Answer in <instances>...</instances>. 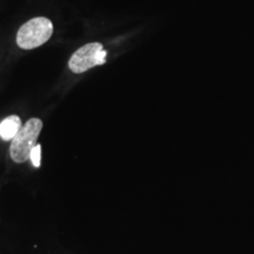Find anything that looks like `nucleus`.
<instances>
[{"mask_svg": "<svg viewBox=\"0 0 254 254\" xmlns=\"http://www.w3.org/2000/svg\"><path fill=\"white\" fill-rule=\"evenodd\" d=\"M43 129V122L38 118H32L25 123L17 135L12 139L9 146V154L12 160L17 164H23L30 159L31 152L37 146L38 136Z\"/></svg>", "mask_w": 254, "mask_h": 254, "instance_id": "obj_1", "label": "nucleus"}, {"mask_svg": "<svg viewBox=\"0 0 254 254\" xmlns=\"http://www.w3.org/2000/svg\"><path fill=\"white\" fill-rule=\"evenodd\" d=\"M53 34V24L49 18L36 17L19 28L17 45L23 50L37 49L50 40Z\"/></svg>", "mask_w": 254, "mask_h": 254, "instance_id": "obj_2", "label": "nucleus"}, {"mask_svg": "<svg viewBox=\"0 0 254 254\" xmlns=\"http://www.w3.org/2000/svg\"><path fill=\"white\" fill-rule=\"evenodd\" d=\"M107 52L100 43H90L81 46L68 60V67L73 73H84L94 66L106 62Z\"/></svg>", "mask_w": 254, "mask_h": 254, "instance_id": "obj_3", "label": "nucleus"}, {"mask_svg": "<svg viewBox=\"0 0 254 254\" xmlns=\"http://www.w3.org/2000/svg\"><path fill=\"white\" fill-rule=\"evenodd\" d=\"M21 127V119L18 116H9L0 123V136L6 141L12 140Z\"/></svg>", "mask_w": 254, "mask_h": 254, "instance_id": "obj_4", "label": "nucleus"}, {"mask_svg": "<svg viewBox=\"0 0 254 254\" xmlns=\"http://www.w3.org/2000/svg\"><path fill=\"white\" fill-rule=\"evenodd\" d=\"M30 160L32 161L34 167H39L40 163H41V145L37 144L36 147L33 148L31 152L30 155Z\"/></svg>", "mask_w": 254, "mask_h": 254, "instance_id": "obj_5", "label": "nucleus"}]
</instances>
